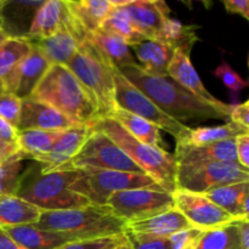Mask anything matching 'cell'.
<instances>
[{
	"label": "cell",
	"mask_w": 249,
	"mask_h": 249,
	"mask_svg": "<svg viewBox=\"0 0 249 249\" xmlns=\"http://www.w3.org/2000/svg\"><path fill=\"white\" fill-rule=\"evenodd\" d=\"M190 53H191L189 51L175 50L174 57L168 67V77L199 99L209 102L219 101L206 89L202 83L198 73L196 72L194 65L191 63Z\"/></svg>",
	"instance_id": "21"
},
{
	"label": "cell",
	"mask_w": 249,
	"mask_h": 249,
	"mask_svg": "<svg viewBox=\"0 0 249 249\" xmlns=\"http://www.w3.org/2000/svg\"><path fill=\"white\" fill-rule=\"evenodd\" d=\"M238 221L215 230L204 231L197 243L196 249H240Z\"/></svg>",
	"instance_id": "35"
},
{
	"label": "cell",
	"mask_w": 249,
	"mask_h": 249,
	"mask_svg": "<svg viewBox=\"0 0 249 249\" xmlns=\"http://www.w3.org/2000/svg\"><path fill=\"white\" fill-rule=\"evenodd\" d=\"M60 32H68L80 41L88 38V33L77 21L66 0H45L34 17L27 40L45 39Z\"/></svg>",
	"instance_id": "12"
},
{
	"label": "cell",
	"mask_w": 249,
	"mask_h": 249,
	"mask_svg": "<svg viewBox=\"0 0 249 249\" xmlns=\"http://www.w3.org/2000/svg\"><path fill=\"white\" fill-rule=\"evenodd\" d=\"M237 226L240 249H249V220H240Z\"/></svg>",
	"instance_id": "46"
},
{
	"label": "cell",
	"mask_w": 249,
	"mask_h": 249,
	"mask_svg": "<svg viewBox=\"0 0 249 249\" xmlns=\"http://www.w3.org/2000/svg\"><path fill=\"white\" fill-rule=\"evenodd\" d=\"M101 29H105V31H108L111 33L118 36L130 48L133 45H136V44H140L142 41L147 40V38L142 33H140L138 31V28L134 26L133 22L125 15V12L118 6H114L111 10L107 18L105 19Z\"/></svg>",
	"instance_id": "33"
},
{
	"label": "cell",
	"mask_w": 249,
	"mask_h": 249,
	"mask_svg": "<svg viewBox=\"0 0 249 249\" xmlns=\"http://www.w3.org/2000/svg\"><path fill=\"white\" fill-rule=\"evenodd\" d=\"M50 66L43 53L33 48L29 55L26 56L5 78L2 91L11 92L21 100L29 99Z\"/></svg>",
	"instance_id": "15"
},
{
	"label": "cell",
	"mask_w": 249,
	"mask_h": 249,
	"mask_svg": "<svg viewBox=\"0 0 249 249\" xmlns=\"http://www.w3.org/2000/svg\"><path fill=\"white\" fill-rule=\"evenodd\" d=\"M87 40L118 70L138 63L131 53L130 46L111 32L99 29L94 33H90Z\"/></svg>",
	"instance_id": "25"
},
{
	"label": "cell",
	"mask_w": 249,
	"mask_h": 249,
	"mask_svg": "<svg viewBox=\"0 0 249 249\" xmlns=\"http://www.w3.org/2000/svg\"><path fill=\"white\" fill-rule=\"evenodd\" d=\"M174 156L178 167L212 162L238 163L237 157H236L235 139L204 146L177 145Z\"/></svg>",
	"instance_id": "19"
},
{
	"label": "cell",
	"mask_w": 249,
	"mask_h": 249,
	"mask_svg": "<svg viewBox=\"0 0 249 249\" xmlns=\"http://www.w3.org/2000/svg\"><path fill=\"white\" fill-rule=\"evenodd\" d=\"M138 57V65L147 74L156 77H168V67L174 57L175 50L158 39H147L133 45Z\"/></svg>",
	"instance_id": "22"
},
{
	"label": "cell",
	"mask_w": 249,
	"mask_h": 249,
	"mask_svg": "<svg viewBox=\"0 0 249 249\" xmlns=\"http://www.w3.org/2000/svg\"><path fill=\"white\" fill-rule=\"evenodd\" d=\"M131 249H174L169 237L142 235V233L125 232Z\"/></svg>",
	"instance_id": "40"
},
{
	"label": "cell",
	"mask_w": 249,
	"mask_h": 249,
	"mask_svg": "<svg viewBox=\"0 0 249 249\" xmlns=\"http://www.w3.org/2000/svg\"><path fill=\"white\" fill-rule=\"evenodd\" d=\"M116 249H131V246H130V243L128 242V240H126V242H124L123 245H121L119 247H117Z\"/></svg>",
	"instance_id": "50"
},
{
	"label": "cell",
	"mask_w": 249,
	"mask_h": 249,
	"mask_svg": "<svg viewBox=\"0 0 249 249\" xmlns=\"http://www.w3.org/2000/svg\"><path fill=\"white\" fill-rule=\"evenodd\" d=\"M91 131L92 128L90 124L77 125L67 129L61 134L53 148L46 155L36 158L34 162L40 165L43 174L55 172L57 168L67 163L80 150Z\"/></svg>",
	"instance_id": "17"
},
{
	"label": "cell",
	"mask_w": 249,
	"mask_h": 249,
	"mask_svg": "<svg viewBox=\"0 0 249 249\" xmlns=\"http://www.w3.org/2000/svg\"><path fill=\"white\" fill-rule=\"evenodd\" d=\"M126 240L128 238H126L125 233H119V235L91 238V240L74 241V242L67 243L58 249H116L124 242H126Z\"/></svg>",
	"instance_id": "38"
},
{
	"label": "cell",
	"mask_w": 249,
	"mask_h": 249,
	"mask_svg": "<svg viewBox=\"0 0 249 249\" xmlns=\"http://www.w3.org/2000/svg\"><path fill=\"white\" fill-rule=\"evenodd\" d=\"M224 7L228 14L240 15L249 21V1L248 0H224Z\"/></svg>",
	"instance_id": "44"
},
{
	"label": "cell",
	"mask_w": 249,
	"mask_h": 249,
	"mask_svg": "<svg viewBox=\"0 0 249 249\" xmlns=\"http://www.w3.org/2000/svg\"><path fill=\"white\" fill-rule=\"evenodd\" d=\"M213 74L215 75L218 79H220L223 82V84L225 85L229 89V91L231 92V97L235 101L237 95L242 91L243 89H246L248 85V83L229 65L226 61H223L215 70L213 71Z\"/></svg>",
	"instance_id": "37"
},
{
	"label": "cell",
	"mask_w": 249,
	"mask_h": 249,
	"mask_svg": "<svg viewBox=\"0 0 249 249\" xmlns=\"http://www.w3.org/2000/svg\"><path fill=\"white\" fill-rule=\"evenodd\" d=\"M43 211L16 195L0 196V228L34 225Z\"/></svg>",
	"instance_id": "27"
},
{
	"label": "cell",
	"mask_w": 249,
	"mask_h": 249,
	"mask_svg": "<svg viewBox=\"0 0 249 249\" xmlns=\"http://www.w3.org/2000/svg\"><path fill=\"white\" fill-rule=\"evenodd\" d=\"M243 134H249L248 129L232 123V122H228L226 124L216 126H199V128L195 129L190 128L184 136L178 139L177 145L204 146L209 145V143L236 139Z\"/></svg>",
	"instance_id": "29"
},
{
	"label": "cell",
	"mask_w": 249,
	"mask_h": 249,
	"mask_svg": "<svg viewBox=\"0 0 249 249\" xmlns=\"http://www.w3.org/2000/svg\"><path fill=\"white\" fill-rule=\"evenodd\" d=\"M112 73L114 80V100L117 108L124 109L131 114L140 117L151 124L157 126L174 136L175 140L180 139L187 133L190 126L175 121L165 112H163L147 95L131 84L121 71L112 65Z\"/></svg>",
	"instance_id": "8"
},
{
	"label": "cell",
	"mask_w": 249,
	"mask_h": 249,
	"mask_svg": "<svg viewBox=\"0 0 249 249\" xmlns=\"http://www.w3.org/2000/svg\"><path fill=\"white\" fill-rule=\"evenodd\" d=\"M7 235L26 249H58L74 240L53 231L41 230L34 225L1 228Z\"/></svg>",
	"instance_id": "24"
},
{
	"label": "cell",
	"mask_w": 249,
	"mask_h": 249,
	"mask_svg": "<svg viewBox=\"0 0 249 249\" xmlns=\"http://www.w3.org/2000/svg\"><path fill=\"white\" fill-rule=\"evenodd\" d=\"M125 12L134 26L147 39H155L170 17V9L163 0H112Z\"/></svg>",
	"instance_id": "14"
},
{
	"label": "cell",
	"mask_w": 249,
	"mask_h": 249,
	"mask_svg": "<svg viewBox=\"0 0 249 249\" xmlns=\"http://www.w3.org/2000/svg\"><path fill=\"white\" fill-rule=\"evenodd\" d=\"M33 46L31 41L26 39L9 38L0 45V92L2 91V84L12 70L29 55Z\"/></svg>",
	"instance_id": "34"
},
{
	"label": "cell",
	"mask_w": 249,
	"mask_h": 249,
	"mask_svg": "<svg viewBox=\"0 0 249 249\" xmlns=\"http://www.w3.org/2000/svg\"><path fill=\"white\" fill-rule=\"evenodd\" d=\"M77 125L78 124L49 105L33 99L22 100L17 130H67Z\"/></svg>",
	"instance_id": "18"
},
{
	"label": "cell",
	"mask_w": 249,
	"mask_h": 249,
	"mask_svg": "<svg viewBox=\"0 0 249 249\" xmlns=\"http://www.w3.org/2000/svg\"><path fill=\"white\" fill-rule=\"evenodd\" d=\"M29 99L53 107L78 125L97 119L89 95L67 66H50Z\"/></svg>",
	"instance_id": "3"
},
{
	"label": "cell",
	"mask_w": 249,
	"mask_h": 249,
	"mask_svg": "<svg viewBox=\"0 0 249 249\" xmlns=\"http://www.w3.org/2000/svg\"><path fill=\"white\" fill-rule=\"evenodd\" d=\"M45 0H0V29L9 38H28L36 12Z\"/></svg>",
	"instance_id": "16"
},
{
	"label": "cell",
	"mask_w": 249,
	"mask_h": 249,
	"mask_svg": "<svg viewBox=\"0 0 249 249\" xmlns=\"http://www.w3.org/2000/svg\"><path fill=\"white\" fill-rule=\"evenodd\" d=\"M17 130L0 117V141L5 143H16Z\"/></svg>",
	"instance_id": "45"
},
{
	"label": "cell",
	"mask_w": 249,
	"mask_h": 249,
	"mask_svg": "<svg viewBox=\"0 0 249 249\" xmlns=\"http://www.w3.org/2000/svg\"><path fill=\"white\" fill-rule=\"evenodd\" d=\"M189 229H192L191 224L177 208H172L146 220L129 224L126 232L142 233V235L157 236V237H170L175 233Z\"/></svg>",
	"instance_id": "23"
},
{
	"label": "cell",
	"mask_w": 249,
	"mask_h": 249,
	"mask_svg": "<svg viewBox=\"0 0 249 249\" xmlns=\"http://www.w3.org/2000/svg\"><path fill=\"white\" fill-rule=\"evenodd\" d=\"M0 249H26L10 237L1 228H0Z\"/></svg>",
	"instance_id": "47"
},
{
	"label": "cell",
	"mask_w": 249,
	"mask_h": 249,
	"mask_svg": "<svg viewBox=\"0 0 249 249\" xmlns=\"http://www.w3.org/2000/svg\"><path fill=\"white\" fill-rule=\"evenodd\" d=\"M17 152L16 143H5L0 146V163Z\"/></svg>",
	"instance_id": "48"
},
{
	"label": "cell",
	"mask_w": 249,
	"mask_h": 249,
	"mask_svg": "<svg viewBox=\"0 0 249 249\" xmlns=\"http://www.w3.org/2000/svg\"><path fill=\"white\" fill-rule=\"evenodd\" d=\"M109 118L114 119L118 124H121L133 138L148 146L156 148L162 147V136H160V129L151 124L150 122L140 118V117L131 114L124 109L116 108Z\"/></svg>",
	"instance_id": "31"
},
{
	"label": "cell",
	"mask_w": 249,
	"mask_h": 249,
	"mask_svg": "<svg viewBox=\"0 0 249 249\" xmlns=\"http://www.w3.org/2000/svg\"><path fill=\"white\" fill-rule=\"evenodd\" d=\"M83 43L68 32H60L49 38L31 41L32 46L40 51L51 66H67Z\"/></svg>",
	"instance_id": "26"
},
{
	"label": "cell",
	"mask_w": 249,
	"mask_h": 249,
	"mask_svg": "<svg viewBox=\"0 0 249 249\" xmlns=\"http://www.w3.org/2000/svg\"><path fill=\"white\" fill-rule=\"evenodd\" d=\"M236 182H249V169L238 163L212 162L178 167L177 190L206 194Z\"/></svg>",
	"instance_id": "10"
},
{
	"label": "cell",
	"mask_w": 249,
	"mask_h": 249,
	"mask_svg": "<svg viewBox=\"0 0 249 249\" xmlns=\"http://www.w3.org/2000/svg\"><path fill=\"white\" fill-rule=\"evenodd\" d=\"M90 125L111 139L146 175L152 178L164 191H177L178 163L175 156L164 148H156L136 140L112 118H101Z\"/></svg>",
	"instance_id": "5"
},
{
	"label": "cell",
	"mask_w": 249,
	"mask_h": 249,
	"mask_svg": "<svg viewBox=\"0 0 249 249\" xmlns=\"http://www.w3.org/2000/svg\"><path fill=\"white\" fill-rule=\"evenodd\" d=\"M65 130H17L16 147L24 160H33L46 155Z\"/></svg>",
	"instance_id": "30"
},
{
	"label": "cell",
	"mask_w": 249,
	"mask_h": 249,
	"mask_svg": "<svg viewBox=\"0 0 249 249\" xmlns=\"http://www.w3.org/2000/svg\"><path fill=\"white\" fill-rule=\"evenodd\" d=\"M85 168L145 174L111 139L94 128L80 150L55 172H72Z\"/></svg>",
	"instance_id": "9"
},
{
	"label": "cell",
	"mask_w": 249,
	"mask_h": 249,
	"mask_svg": "<svg viewBox=\"0 0 249 249\" xmlns=\"http://www.w3.org/2000/svg\"><path fill=\"white\" fill-rule=\"evenodd\" d=\"M121 73L138 89L147 95L163 112L184 124L186 121L229 119L231 105L223 101L209 102L180 87L169 77L147 74L136 65L121 68Z\"/></svg>",
	"instance_id": "1"
},
{
	"label": "cell",
	"mask_w": 249,
	"mask_h": 249,
	"mask_svg": "<svg viewBox=\"0 0 249 249\" xmlns=\"http://www.w3.org/2000/svg\"><path fill=\"white\" fill-rule=\"evenodd\" d=\"M77 21L89 36L101 29L113 9L112 0H66Z\"/></svg>",
	"instance_id": "28"
},
{
	"label": "cell",
	"mask_w": 249,
	"mask_h": 249,
	"mask_svg": "<svg viewBox=\"0 0 249 249\" xmlns=\"http://www.w3.org/2000/svg\"><path fill=\"white\" fill-rule=\"evenodd\" d=\"M229 122L238 124L249 130V101H245L243 104L231 105Z\"/></svg>",
	"instance_id": "42"
},
{
	"label": "cell",
	"mask_w": 249,
	"mask_h": 249,
	"mask_svg": "<svg viewBox=\"0 0 249 249\" xmlns=\"http://www.w3.org/2000/svg\"><path fill=\"white\" fill-rule=\"evenodd\" d=\"M174 207L185 216L192 228L201 231H211L236 223L235 219L203 194L177 190L173 194Z\"/></svg>",
	"instance_id": "13"
},
{
	"label": "cell",
	"mask_w": 249,
	"mask_h": 249,
	"mask_svg": "<svg viewBox=\"0 0 249 249\" xmlns=\"http://www.w3.org/2000/svg\"><path fill=\"white\" fill-rule=\"evenodd\" d=\"M77 172H53L43 174L40 165H29L19 175L16 196L43 212L66 211L89 206V201L71 191Z\"/></svg>",
	"instance_id": "4"
},
{
	"label": "cell",
	"mask_w": 249,
	"mask_h": 249,
	"mask_svg": "<svg viewBox=\"0 0 249 249\" xmlns=\"http://www.w3.org/2000/svg\"><path fill=\"white\" fill-rule=\"evenodd\" d=\"M34 226L61 233L74 241L125 233L128 225L108 206L89 204L83 208L43 212Z\"/></svg>",
	"instance_id": "2"
},
{
	"label": "cell",
	"mask_w": 249,
	"mask_h": 249,
	"mask_svg": "<svg viewBox=\"0 0 249 249\" xmlns=\"http://www.w3.org/2000/svg\"><path fill=\"white\" fill-rule=\"evenodd\" d=\"M67 67L89 95L97 119L109 118L117 108L112 63L85 40Z\"/></svg>",
	"instance_id": "6"
},
{
	"label": "cell",
	"mask_w": 249,
	"mask_h": 249,
	"mask_svg": "<svg viewBox=\"0 0 249 249\" xmlns=\"http://www.w3.org/2000/svg\"><path fill=\"white\" fill-rule=\"evenodd\" d=\"M107 206L126 225L146 220L175 208L173 195L164 190L138 189L112 195Z\"/></svg>",
	"instance_id": "11"
},
{
	"label": "cell",
	"mask_w": 249,
	"mask_h": 249,
	"mask_svg": "<svg viewBox=\"0 0 249 249\" xmlns=\"http://www.w3.org/2000/svg\"><path fill=\"white\" fill-rule=\"evenodd\" d=\"M203 232L204 231L192 228L170 236L169 240L174 249H196L197 243Z\"/></svg>",
	"instance_id": "41"
},
{
	"label": "cell",
	"mask_w": 249,
	"mask_h": 249,
	"mask_svg": "<svg viewBox=\"0 0 249 249\" xmlns=\"http://www.w3.org/2000/svg\"><path fill=\"white\" fill-rule=\"evenodd\" d=\"M7 39H9V36H7L6 34H5L1 29H0V45H1V44H4Z\"/></svg>",
	"instance_id": "49"
},
{
	"label": "cell",
	"mask_w": 249,
	"mask_h": 249,
	"mask_svg": "<svg viewBox=\"0 0 249 249\" xmlns=\"http://www.w3.org/2000/svg\"><path fill=\"white\" fill-rule=\"evenodd\" d=\"M198 28V26H186L178 19L169 17L155 39L168 44L174 50L191 53L195 44L199 40L196 33V29Z\"/></svg>",
	"instance_id": "32"
},
{
	"label": "cell",
	"mask_w": 249,
	"mask_h": 249,
	"mask_svg": "<svg viewBox=\"0 0 249 249\" xmlns=\"http://www.w3.org/2000/svg\"><path fill=\"white\" fill-rule=\"evenodd\" d=\"M235 147L238 164L249 169V134L237 136L235 139Z\"/></svg>",
	"instance_id": "43"
},
{
	"label": "cell",
	"mask_w": 249,
	"mask_h": 249,
	"mask_svg": "<svg viewBox=\"0 0 249 249\" xmlns=\"http://www.w3.org/2000/svg\"><path fill=\"white\" fill-rule=\"evenodd\" d=\"M77 179L70 186L71 191L80 195L95 206H106L109 197L128 190H163L152 178L146 174L118 172V170L85 168L78 169Z\"/></svg>",
	"instance_id": "7"
},
{
	"label": "cell",
	"mask_w": 249,
	"mask_h": 249,
	"mask_svg": "<svg viewBox=\"0 0 249 249\" xmlns=\"http://www.w3.org/2000/svg\"><path fill=\"white\" fill-rule=\"evenodd\" d=\"M22 100L11 92H0V117L17 130Z\"/></svg>",
	"instance_id": "39"
},
{
	"label": "cell",
	"mask_w": 249,
	"mask_h": 249,
	"mask_svg": "<svg viewBox=\"0 0 249 249\" xmlns=\"http://www.w3.org/2000/svg\"><path fill=\"white\" fill-rule=\"evenodd\" d=\"M22 162V155L17 151L15 155L0 163V196L16 194L19 175L23 172Z\"/></svg>",
	"instance_id": "36"
},
{
	"label": "cell",
	"mask_w": 249,
	"mask_h": 249,
	"mask_svg": "<svg viewBox=\"0 0 249 249\" xmlns=\"http://www.w3.org/2000/svg\"><path fill=\"white\" fill-rule=\"evenodd\" d=\"M1 145H5V142H1V141H0V146Z\"/></svg>",
	"instance_id": "51"
},
{
	"label": "cell",
	"mask_w": 249,
	"mask_h": 249,
	"mask_svg": "<svg viewBox=\"0 0 249 249\" xmlns=\"http://www.w3.org/2000/svg\"><path fill=\"white\" fill-rule=\"evenodd\" d=\"M235 220H249V182H236L203 194Z\"/></svg>",
	"instance_id": "20"
}]
</instances>
